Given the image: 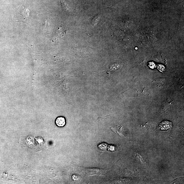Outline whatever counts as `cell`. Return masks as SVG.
<instances>
[{"instance_id": "6da1fadb", "label": "cell", "mask_w": 184, "mask_h": 184, "mask_svg": "<svg viewBox=\"0 0 184 184\" xmlns=\"http://www.w3.org/2000/svg\"><path fill=\"white\" fill-rule=\"evenodd\" d=\"M30 13V10L29 9L23 5L21 6L15 13L14 17L15 20L18 21L24 22L28 18Z\"/></svg>"}, {"instance_id": "7a4b0ae2", "label": "cell", "mask_w": 184, "mask_h": 184, "mask_svg": "<svg viewBox=\"0 0 184 184\" xmlns=\"http://www.w3.org/2000/svg\"><path fill=\"white\" fill-rule=\"evenodd\" d=\"M55 123L57 126L59 127H62L66 125V119L63 117H59L56 119Z\"/></svg>"}, {"instance_id": "3957f363", "label": "cell", "mask_w": 184, "mask_h": 184, "mask_svg": "<svg viewBox=\"0 0 184 184\" xmlns=\"http://www.w3.org/2000/svg\"><path fill=\"white\" fill-rule=\"evenodd\" d=\"M160 128L161 130H168L171 127V123L168 122H163L160 125Z\"/></svg>"}]
</instances>
